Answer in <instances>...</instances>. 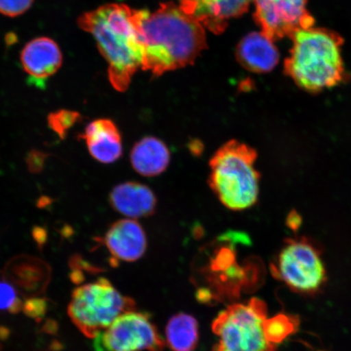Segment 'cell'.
Segmentation results:
<instances>
[{
    "instance_id": "21",
    "label": "cell",
    "mask_w": 351,
    "mask_h": 351,
    "mask_svg": "<svg viewBox=\"0 0 351 351\" xmlns=\"http://www.w3.org/2000/svg\"><path fill=\"white\" fill-rule=\"evenodd\" d=\"M34 0H0V13L16 17L23 14L32 7Z\"/></svg>"
},
{
    "instance_id": "25",
    "label": "cell",
    "mask_w": 351,
    "mask_h": 351,
    "mask_svg": "<svg viewBox=\"0 0 351 351\" xmlns=\"http://www.w3.org/2000/svg\"><path fill=\"white\" fill-rule=\"evenodd\" d=\"M0 351H1V345H0Z\"/></svg>"
},
{
    "instance_id": "14",
    "label": "cell",
    "mask_w": 351,
    "mask_h": 351,
    "mask_svg": "<svg viewBox=\"0 0 351 351\" xmlns=\"http://www.w3.org/2000/svg\"><path fill=\"white\" fill-rule=\"evenodd\" d=\"M84 139L92 157L103 164H112L122 156L121 135L117 125L109 119H99L86 127Z\"/></svg>"
},
{
    "instance_id": "3",
    "label": "cell",
    "mask_w": 351,
    "mask_h": 351,
    "mask_svg": "<svg viewBox=\"0 0 351 351\" xmlns=\"http://www.w3.org/2000/svg\"><path fill=\"white\" fill-rule=\"evenodd\" d=\"M291 38L292 47L284 69L296 85L313 93L344 80L343 39L339 34L313 25L298 30Z\"/></svg>"
},
{
    "instance_id": "8",
    "label": "cell",
    "mask_w": 351,
    "mask_h": 351,
    "mask_svg": "<svg viewBox=\"0 0 351 351\" xmlns=\"http://www.w3.org/2000/svg\"><path fill=\"white\" fill-rule=\"evenodd\" d=\"M165 341L147 314L130 311L95 337L96 351H163Z\"/></svg>"
},
{
    "instance_id": "9",
    "label": "cell",
    "mask_w": 351,
    "mask_h": 351,
    "mask_svg": "<svg viewBox=\"0 0 351 351\" xmlns=\"http://www.w3.org/2000/svg\"><path fill=\"white\" fill-rule=\"evenodd\" d=\"M254 20L271 40L291 38L298 30L314 25L307 0H254Z\"/></svg>"
},
{
    "instance_id": "13",
    "label": "cell",
    "mask_w": 351,
    "mask_h": 351,
    "mask_svg": "<svg viewBox=\"0 0 351 351\" xmlns=\"http://www.w3.org/2000/svg\"><path fill=\"white\" fill-rule=\"evenodd\" d=\"M236 56L243 67L256 73L271 72L280 60L274 41L261 32L250 33L241 38Z\"/></svg>"
},
{
    "instance_id": "4",
    "label": "cell",
    "mask_w": 351,
    "mask_h": 351,
    "mask_svg": "<svg viewBox=\"0 0 351 351\" xmlns=\"http://www.w3.org/2000/svg\"><path fill=\"white\" fill-rule=\"evenodd\" d=\"M256 159L254 149L237 140L223 144L210 159L208 184L227 208L243 210L256 203L260 189Z\"/></svg>"
},
{
    "instance_id": "15",
    "label": "cell",
    "mask_w": 351,
    "mask_h": 351,
    "mask_svg": "<svg viewBox=\"0 0 351 351\" xmlns=\"http://www.w3.org/2000/svg\"><path fill=\"white\" fill-rule=\"evenodd\" d=\"M110 203L117 212L129 219L151 216L157 200L150 188L141 183L129 182L117 186L110 195Z\"/></svg>"
},
{
    "instance_id": "12",
    "label": "cell",
    "mask_w": 351,
    "mask_h": 351,
    "mask_svg": "<svg viewBox=\"0 0 351 351\" xmlns=\"http://www.w3.org/2000/svg\"><path fill=\"white\" fill-rule=\"evenodd\" d=\"M21 63L30 77L44 80L58 71L63 63V55L53 39L40 37L26 44L21 51Z\"/></svg>"
},
{
    "instance_id": "20",
    "label": "cell",
    "mask_w": 351,
    "mask_h": 351,
    "mask_svg": "<svg viewBox=\"0 0 351 351\" xmlns=\"http://www.w3.org/2000/svg\"><path fill=\"white\" fill-rule=\"evenodd\" d=\"M82 119L80 113L71 110H59L49 114L48 125L61 139L67 137L69 131Z\"/></svg>"
},
{
    "instance_id": "1",
    "label": "cell",
    "mask_w": 351,
    "mask_h": 351,
    "mask_svg": "<svg viewBox=\"0 0 351 351\" xmlns=\"http://www.w3.org/2000/svg\"><path fill=\"white\" fill-rule=\"evenodd\" d=\"M137 19L144 51L142 69L154 76L194 64L207 47L206 29L179 4L137 10Z\"/></svg>"
},
{
    "instance_id": "23",
    "label": "cell",
    "mask_w": 351,
    "mask_h": 351,
    "mask_svg": "<svg viewBox=\"0 0 351 351\" xmlns=\"http://www.w3.org/2000/svg\"><path fill=\"white\" fill-rule=\"evenodd\" d=\"M47 155L40 151L33 150L29 153L26 163H27L28 169L32 173H41L45 165Z\"/></svg>"
},
{
    "instance_id": "6",
    "label": "cell",
    "mask_w": 351,
    "mask_h": 351,
    "mask_svg": "<svg viewBox=\"0 0 351 351\" xmlns=\"http://www.w3.org/2000/svg\"><path fill=\"white\" fill-rule=\"evenodd\" d=\"M266 319V304L258 298L228 306L213 322L218 340L213 351H274L265 335Z\"/></svg>"
},
{
    "instance_id": "22",
    "label": "cell",
    "mask_w": 351,
    "mask_h": 351,
    "mask_svg": "<svg viewBox=\"0 0 351 351\" xmlns=\"http://www.w3.org/2000/svg\"><path fill=\"white\" fill-rule=\"evenodd\" d=\"M46 301L43 298H29L24 302L23 310L30 317L38 318L46 313Z\"/></svg>"
},
{
    "instance_id": "19",
    "label": "cell",
    "mask_w": 351,
    "mask_h": 351,
    "mask_svg": "<svg viewBox=\"0 0 351 351\" xmlns=\"http://www.w3.org/2000/svg\"><path fill=\"white\" fill-rule=\"evenodd\" d=\"M21 293L6 275L0 276V313L15 314L23 309Z\"/></svg>"
},
{
    "instance_id": "10",
    "label": "cell",
    "mask_w": 351,
    "mask_h": 351,
    "mask_svg": "<svg viewBox=\"0 0 351 351\" xmlns=\"http://www.w3.org/2000/svg\"><path fill=\"white\" fill-rule=\"evenodd\" d=\"M254 0H179V6L213 34H221L229 22L244 14Z\"/></svg>"
},
{
    "instance_id": "18",
    "label": "cell",
    "mask_w": 351,
    "mask_h": 351,
    "mask_svg": "<svg viewBox=\"0 0 351 351\" xmlns=\"http://www.w3.org/2000/svg\"><path fill=\"white\" fill-rule=\"evenodd\" d=\"M298 327V320L287 315L279 314L266 319L265 332L267 339L276 346L292 335Z\"/></svg>"
},
{
    "instance_id": "7",
    "label": "cell",
    "mask_w": 351,
    "mask_h": 351,
    "mask_svg": "<svg viewBox=\"0 0 351 351\" xmlns=\"http://www.w3.org/2000/svg\"><path fill=\"white\" fill-rule=\"evenodd\" d=\"M271 269L276 278L296 292H317L326 280L318 249L306 239L287 241Z\"/></svg>"
},
{
    "instance_id": "2",
    "label": "cell",
    "mask_w": 351,
    "mask_h": 351,
    "mask_svg": "<svg viewBox=\"0 0 351 351\" xmlns=\"http://www.w3.org/2000/svg\"><path fill=\"white\" fill-rule=\"evenodd\" d=\"M77 23L97 43L108 64V78L114 89L125 91L143 64L137 10L124 3L105 4L79 16Z\"/></svg>"
},
{
    "instance_id": "11",
    "label": "cell",
    "mask_w": 351,
    "mask_h": 351,
    "mask_svg": "<svg viewBox=\"0 0 351 351\" xmlns=\"http://www.w3.org/2000/svg\"><path fill=\"white\" fill-rule=\"evenodd\" d=\"M112 262H134L141 258L147 247V236L140 223L133 219L114 223L104 238Z\"/></svg>"
},
{
    "instance_id": "5",
    "label": "cell",
    "mask_w": 351,
    "mask_h": 351,
    "mask_svg": "<svg viewBox=\"0 0 351 351\" xmlns=\"http://www.w3.org/2000/svg\"><path fill=\"white\" fill-rule=\"evenodd\" d=\"M135 309V302L122 295L106 278H100L74 289L68 313L83 335L95 339L120 315Z\"/></svg>"
},
{
    "instance_id": "17",
    "label": "cell",
    "mask_w": 351,
    "mask_h": 351,
    "mask_svg": "<svg viewBox=\"0 0 351 351\" xmlns=\"http://www.w3.org/2000/svg\"><path fill=\"white\" fill-rule=\"evenodd\" d=\"M166 340L173 351H194L199 341V324L192 315L178 313L169 320Z\"/></svg>"
},
{
    "instance_id": "24",
    "label": "cell",
    "mask_w": 351,
    "mask_h": 351,
    "mask_svg": "<svg viewBox=\"0 0 351 351\" xmlns=\"http://www.w3.org/2000/svg\"><path fill=\"white\" fill-rule=\"evenodd\" d=\"M288 223L289 227L291 228V229L295 230L296 228L300 226V217L298 216L297 214L291 215V216H289L288 218Z\"/></svg>"
},
{
    "instance_id": "16",
    "label": "cell",
    "mask_w": 351,
    "mask_h": 351,
    "mask_svg": "<svg viewBox=\"0 0 351 351\" xmlns=\"http://www.w3.org/2000/svg\"><path fill=\"white\" fill-rule=\"evenodd\" d=\"M132 167L144 177L164 173L170 162V152L160 139L146 137L134 145L130 154Z\"/></svg>"
}]
</instances>
